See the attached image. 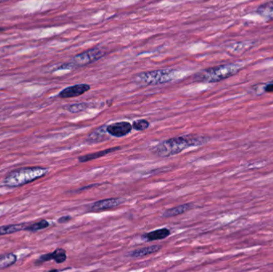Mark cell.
I'll return each instance as SVG.
<instances>
[{
    "mask_svg": "<svg viewBox=\"0 0 273 272\" xmlns=\"http://www.w3.org/2000/svg\"><path fill=\"white\" fill-rule=\"evenodd\" d=\"M209 138L204 136L188 134L165 140L153 148V153L158 157H169L179 154L191 147L201 146L208 143Z\"/></svg>",
    "mask_w": 273,
    "mask_h": 272,
    "instance_id": "1",
    "label": "cell"
},
{
    "mask_svg": "<svg viewBox=\"0 0 273 272\" xmlns=\"http://www.w3.org/2000/svg\"><path fill=\"white\" fill-rule=\"evenodd\" d=\"M241 67L235 63L220 65L217 67L204 69L193 75V80L197 83H216L225 80L236 75Z\"/></svg>",
    "mask_w": 273,
    "mask_h": 272,
    "instance_id": "2",
    "label": "cell"
},
{
    "mask_svg": "<svg viewBox=\"0 0 273 272\" xmlns=\"http://www.w3.org/2000/svg\"><path fill=\"white\" fill-rule=\"evenodd\" d=\"M48 168L43 167H24L11 172L4 179V184L10 188L23 186L48 174Z\"/></svg>",
    "mask_w": 273,
    "mask_h": 272,
    "instance_id": "3",
    "label": "cell"
},
{
    "mask_svg": "<svg viewBox=\"0 0 273 272\" xmlns=\"http://www.w3.org/2000/svg\"><path fill=\"white\" fill-rule=\"evenodd\" d=\"M175 79V72L173 70H157L140 73L135 75L134 82L142 86H154L170 83Z\"/></svg>",
    "mask_w": 273,
    "mask_h": 272,
    "instance_id": "4",
    "label": "cell"
},
{
    "mask_svg": "<svg viewBox=\"0 0 273 272\" xmlns=\"http://www.w3.org/2000/svg\"><path fill=\"white\" fill-rule=\"evenodd\" d=\"M105 55H106L105 51L101 49L99 47H95V48L85 51L83 53L75 55L70 63L73 69L77 68V67H85V66H88L91 63L99 61Z\"/></svg>",
    "mask_w": 273,
    "mask_h": 272,
    "instance_id": "5",
    "label": "cell"
},
{
    "mask_svg": "<svg viewBox=\"0 0 273 272\" xmlns=\"http://www.w3.org/2000/svg\"><path fill=\"white\" fill-rule=\"evenodd\" d=\"M125 202L123 198H108L104 200L98 201L90 204L88 207V211L90 212H100L106 210L113 209L122 205Z\"/></svg>",
    "mask_w": 273,
    "mask_h": 272,
    "instance_id": "6",
    "label": "cell"
},
{
    "mask_svg": "<svg viewBox=\"0 0 273 272\" xmlns=\"http://www.w3.org/2000/svg\"><path fill=\"white\" fill-rule=\"evenodd\" d=\"M133 126L130 122H115L106 126V130L111 137H122L128 135L131 132Z\"/></svg>",
    "mask_w": 273,
    "mask_h": 272,
    "instance_id": "7",
    "label": "cell"
},
{
    "mask_svg": "<svg viewBox=\"0 0 273 272\" xmlns=\"http://www.w3.org/2000/svg\"><path fill=\"white\" fill-rule=\"evenodd\" d=\"M90 90H91L90 85L77 84L63 89L61 92L59 93V97L61 98H76L83 95L85 93L88 92Z\"/></svg>",
    "mask_w": 273,
    "mask_h": 272,
    "instance_id": "8",
    "label": "cell"
},
{
    "mask_svg": "<svg viewBox=\"0 0 273 272\" xmlns=\"http://www.w3.org/2000/svg\"><path fill=\"white\" fill-rule=\"evenodd\" d=\"M67 252L63 248H57L53 252L48 254H43L40 258H38L36 263H42V262H48L50 260H55L57 263H63L67 260Z\"/></svg>",
    "mask_w": 273,
    "mask_h": 272,
    "instance_id": "9",
    "label": "cell"
},
{
    "mask_svg": "<svg viewBox=\"0 0 273 272\" xmlns=\"http://www.w3.org/2000/svg\"><path fill=\"white\" fill-rule=\"evenodd\" d=\"M106 126H102L98 128L89 134L87 138V142L88 144H98L107 141L110 139V134L106 130Z\"/></svg>",
    "mask_w": 273,
    "mask_h": 272,
    "instance_id": "10",
    "label": "cell"
},
{
    "mask_svg": "<svg viewBox=\"0 0 273 272\" xmlns=\"http://www.w3.org/2000/svg\"><path fill=\"white\" fill-rule=\"evenodd\" d=\"M121 149H122L121 147H114V148H110V149H105V150L99 151L97 153H89V154L79 157V161L80 163H86L88 162V161H94V160L101 158V157H104V156L110 154V153L120 150Z\"/></svg>",
    "mask_w": 273,
    "mask_h": 272,
    "instance_id": "11",
    "label": "cell"
},
{
    "mask_svg": "<svg viewBox=\"0 0 273 272\" xmlns=\"http://www.w3.org/2000/svg\"><path fill=\"white\" fill-rule=\"evenodd\" d=\"M170 235V230L168 228H161V229L155 230L146 233L142 236V239L146 242H152V241L161 240L165 239Z\"/></svg>",
    "mask_w": 273,
    "mask_h": 272,
    "instance_id": "12",
    "label": "cell"
},
{
    "mask_svg": "<svg viewBox=\"0 0 273 272\" xmlns=\"http://www.w3.org/2000/svg\"><path fill=\"white\" fill-rule=\"evenodd\" d=\"M161 246L160 245H152L149 247H142V248L136 249L129 254V256L134 258H139L146 256L149 254L157 252L161 250Z\"/></svg>",
    "mask_w": 273,
    "mask_h": 272,
    "instance_id": "13",
    "label": "cell"
},
{
    "mask_svg": "<svg viewBox=\"0 0 273 272\" xmlns=\"http://www.w3.org/2000/svg\"><path fill=\"white\" fill-rule=\"evenodd\" d=\"M193 207V204L192 203L189 204H184L181 205L177 206L175 208H170V209L166 210L164 211L161 217L162 218H170L173 217V216H177V215H181L186 212V211H189L192 209Z\"/></svg>",
    "mask_w": 273,
    "mask_h": 272,
    "instance_id": "14",
    "label": "cell"
},
{
    "mask_svg": "<svg viewBox=\"0 0 273 272\" xmlns=\"http://www.w3.org/2000/svg\"><path fill=\"white\" fill-rule=\"evenodd\" d=\"M256 13L263 18L273 20V1L264 3L258 7Z\"/></svg>",
    "mask_w": 273,
    "mask_h": 272,
    "instance_id": "15",
    "label": "cell"
},
{
    "mask_svg": "<svg viewBox=\"0 0 273 272\" xmlns=\"http://www.w3.org/2000/svg\"><path fill=\"white\" fill-rule=\"evenodd\" d=\"M28 227L27 223H18V224H9V225L0 227V235H9L13 233L25 230Z\"/></svg>",
    "mask_w": 273,
    "mask_h": 272,
    "instance_id": "16",
    "label": "cell"
},
{
    "mask_svg": "<svg viewBox=\"0 0 273 272\" xmlns=\"http://www.w3.org/2000/svg\"><path fill=\"white\" fill-rule=\"evenodd\" d=\"M17 261V257L13 253H8L0 256V269L8 268L14 265Z\"/></svg>",
    "mask_w": 273,
    "mask_h": 272,
    "instance_id": "17",
    "label": "cell"
},
{
    "mask_svg": "<svg viewBox=\"0 0 273 272\" xmlns=\"http://www.w3.org/2000/svg\"><path fill=\"white\" fill-rule=\"evenodd\" d=\"M90 106H91V104H89V103L81 102V103L68 105V106H66L64 108H65L67 111L73 113V114H77V113L85 111V110H87L88 108H90Z\"/></svg>",
    "mask_w": 273,
    "mask_h": 272,
    "instance_id": "18",
    "label": "cell"
},
{
    "mask_svg": "<svg viewBox=\"0 0 273 272\" xmlns=\"http://www.w3.org/2000/svg\"><path fill=\"white\" fill-rule=\"evenodd\" d=\"M49 226L50 223L48 220L42 219L40 221L32 223V225L28 226V227H26L25 230L26 231H32V232H36V231H40V230L45 229Z\"/></svg>",
    "mask_w": 273,
    "mask_h": 272,
    "instance_id": "19",
    "label": "cell"
},
{
    "mask_svg": "<svg viewBox=\"0 0 273 272\" xmlns=\"http://www.w3.org/2000/svg\"><path fill=\"white\" fill-rule=\"evenodd\" d=\"M132 126H133V129H135L137 131H146L149 128V122L147 120H137L132 124Z\"/></svg>",
    "mask_w": 273,
    "mask_h": 272,
    "instance_id": "20",
    "label": "cell"
},
{
    "mask_svg": "<svg viewBox=\"0 0 273 272\" xmlns=\"http://www.w3.org/2000/svg\"><path fill=\"white\" fill-rule=\"evenodd\" d=\"M262 93H273V80L264 85H261Z\"/></svg>",
    "mask_w": 273,
    "mask_h": 272,
    "instance_id": "21",
    "label": "cell"
},
{
    "mask_svg": "<svg viewBox=\"0 0 273 272\" xmlns=\"http://www.w3.org/2000/svg\"><path fill=\"white\" fill-rule=\"evenodd\" d=\"M71 219H72V217L70 216V215H64V216H62L61 218H59L58 222L60 223H67V222L70 221Z\"/></svg>",
    "mask_w": 273,
    "mask_h": 272,
    "instance_id": "22",
    "label": "cell"
},
{
    "mask_svg": "<svg viewBox=\"0 0 273 272\" xmlns=\"http://www.w3.org/2000/svg\"><path fill=\"white\" fill-rule=\"evenodd\" d=\"M6 1H8V0H0V3L6 2Z\"/></svg>",
    "mask_w": 273,
    "mask_h": 272,
    "instance_id": "23",
    "label": "cell"
}]
</instances>
